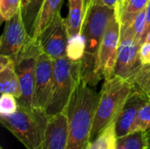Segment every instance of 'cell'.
<instances>
[{
  "label": "cell",
  "mask_w": 150,
  "mask_h": 149,
  "mask_svg": "<svg viewBox=\"0 0 150 149\" xmlns=\"http://www.w3.org/2000/svg\"><path fill=\"white\" fill-rule=\"evenodd\" d=\"M100 92L81 76L65 109L68 118L67 149H85L91 131Z\"/></svg>",
  "instance_id": "obj_1"
},
{
  "label": "cell",
  "mask_w": 150,
  "mask_h": 149,
  "mask_svg": "<svg viewBox=\"0 0 150 149\" xmlns=\"http://www.w3.org/2000/svg\"><path fill=\"white\" fill-rule=\"evenodd\" d=\"M115 9L99 4H91L87 9L81 35L84 40L85 50L81 61V75L85 79L94 80L98 52Z\"/></svg>",
  "instance_id": "obj_2"
},
{
  "label": "cell",
  "mask_w": 150,
  "mask_h": 149,
  "mask_svg": "<svg viewBox=\"0 0 150 149\" xmlns=\"http://www.w3.org/2000/svg\"><path fill=\"white\" fill-rule=\"evenodd\" d=\"M48 119L46 111L18 103L14 113L0 115V123L26 149H42Z\"/></svg>",
  "instance_id": "obj_3"
},
{
  "label": "cell",
  "mask_w": 150,
  "mask_h": 149,
  "mask_svg": "<svg viewBox=\"0 0 150 149\" xmlns=\"http://www.w3.org/2000/svg\"><path fill=\"white\" fill-rule=\"evenodd\" d=\"M134 88V83L130 79H125L114 75L105 79L100 90L91 131V140L95 139L109 125L116 121Z\"/></svg>",
  "instance_id": "obj_4"
},
{
  "label": "cell",
  "mask_w": 150,
  "mask_h": 149,
  "mask_svg": "<svg viewBox=\"0 0 150 149\" xmlns=\"http://www.w3.org/2000/svg\"><path fill=\"white\" fill-rule=\"evenodd\" d=\"M81 76V61H73L67 55L54 60L53 89L47 109L49 116L64 112Z\"/></svg>",
  "instance_id": "obj_5"
},
{
  "label": "cell",
  "mask_w": 150,
  "mask_h": 149,
  "mask_svg": "<svg viewBox=\"0 0 150 149\" xmlns=\"http://www.w3.org/2000/svg\"><path fill=\"white\" fill-rule=\"evenodd\" d=\"M40 53L41 50L38 41L29 37L13 59L21 89V97L18 100V103L26 107H33L35 67L37 58Z\"/></svg>",
  "instance_id": "obj_6"
},
{
  "label": "cell",
  "mask_w": 150,
  "mask_h": 149,
  "mask_svg": "<svg viewBox=\"0 0 150 149\" xmlns=\"http://www.w3.org/2000/svg\"><path fill=\"white\" fill-rule=\"evenodd\" d=\"M120 40V21L118 11L115 8L107 29L101 41L96 62V75L100 80L112 77L117 61L118 49Z\"/></svg>",
  "instance_id": "obj_7"
},
{
  "label": "cell",
  "mask_w": 150,
  "mask_h": 149,
  "mask_svg": "<svg viewBox=\"0 0 150 149\" xmlns=\"http://www.w3.org/2000/svg\"><path fill=\"white\" fill-rule=\"evenodd\" d=\"M141 46L137 43L128 23L120 24V40L114 76L132 80L142 67L139 60Z\"/></svg>",
  "instance_id": "obj_8"
},
{
  "label": "cell",
  "mask_w": 150,
  "mask_h": 149,
  "mask_svg": "<svg viewBox=\"0 0 150 149\" xmlns=\"http://www.w3.org/2000/svg\"><path fill=\"white\" fill-rule=\"evenodd\" d=\"M36 40L41 52L54 60L67 55L69 36L65 18L61 16V12L54 16Z\"/></svg>",
  "instance_id": "obj_9"
},
{
  "label": "cell",
  "mask_w": 150,
  "mask_h": 149,
  "mask_svg": "<svg viewBox=\"0 0 150 149\" xmlns=\"http://www.w3.org/2000/svg\"><path fill=\"white\" fill-rule=\"evenodd\" d=\"M53 76L54 59L41 52L35 67L33 107L47 112L52 97Z\"/></svg>",
  "instance_id": "obj_10"
},
{
  "label": "cell",
  "mask_w": 150,
  "mask_h": 149,
  "mask_svg": "<svg viewBox=\"0 0 150 149\" xmlns=\"http://www.w3.org/2000/svg\"><path fill=\"white\" fill-rule=\"evenodd\" d=\"M29 37L23 19L22 11H20L11 18L5 21L0 41L1 55L14 59Z\"/></svg>",
  "instance_id": "obj_11"
},
{
  "label": "cell",
  "mask_w": 150,
  "mask_h": 149,
  "mask_svg": "<svg viewBox=\"0 0 150 149\" xmlns=\"http://www.w3.org/2000/svg\"><path fill=\"white\" fill-rule=\"evenodd\" d=\"M148 100L149 98L147 96L134 88L115 121L117 138L131 133L139 110Z\"/></svg>",
  "instance_id": "obj_12"
},
{
  "label": "cell",
  "mask_w": 150,
  "mask_h": 149,
  "mask_svg": "<svg viewBox=\"0 0 150 149\" xmlns=\"http://www.w3.org/2000/svg\"><path fill=\"white\" fill-rule=\"evenodd\" d=\"M68 118L66 112L49 116L42 149H67Z\"/></svg>",
  "instance_id": "obj_13"
},
{
  "label": "cell",
  "mask_w": 150,
  "mask_h": 149,
  "mask_svg": "<svg viewBox=\"0 0 150 149\" xmlns=\"http://www.w3.org/2000/svg\"><path fill=\"white\" fill-rule=\"evenodd\" d=\"M0 91L1 94H11L19 99L21 89L13 58L0 55Z\"/></svg>",
  "instance_id": "obj_14"
},
{
  "label": "cell",
  "mask_w": 150,
  "mask_h": 149,
  "mask_svg": "<svg viewBox=\"0 0 150 149\" xmlns=\"http://www.w3.org/2000/svg\"><path fill=\"white\" fill-rule=\"evenodd\" d=\"M85 14L84 0H69V11L65 18L69 40L81 34Z\"/></svg>",
  "instance_id": "obj_15"
},
{
  "label": "cell",
  "mask_w": 150,
  "mask_h": 149,
  "mask_svg": "<svg viewBox=\"0 0 150 149\" xmlns=\"http://www.w3.org/2000/svg\"><path fill=\"white\" fill-rule=\"evenodd\" d=\"M63 0H44L33 26V39L37 40L45 27L52 21L54 16L61 12Z\"/></svg>",
  "instance_id": "obj_16"
},
{
  "label": "cell",
  "mask_w": 150,
  "mask_h": 149,
  "mask_svg": "<svg viewBox=\"0 0 150 149\" xmlns=\"http://www.w3.org/2000/svg\"><path fill=\"white\" fill-rule=\"evenodd\" d=\"M149 131H139L117 138L116 149H149L150 146Z\"/></svg>",
  "instance_id": "obj_17"
},
{
  "label": "cell",
  "mask_w": 150,
  "mask_h": 149,
  "mask_svg": "<svg viewBox=\"0 0 150 149\" xmlns=\"http://www.w3.org/2000/svg\"><path fill=\"white\" fill-rule=\"evenodd\" d=\"M117 135L115 122L105 127L98 135L91 140L85 149H116Z\"/></svg>",
  "instance_id": "obj_18"
},
{
  "label": "cell",
  "mask_w": 150,
  "mask_h": 149,
  "mask_svg": "<svg viewBox=\"0 0 150 149\" xmlns=\"http://www.w3.org/2000/svg\"><path fill=\"white\" fill-rule=\"evenodd\" d=\"M150 0H120L116 7L120 23L133 18L139 12L146 10Z\"/></svg>",
  "instance_id": "obj_19"
},
{
  "label": "cell",
  "mask_w": 150,
  "mask_h": 149,
  "mask_svg": "<svg viewBox=\"0 0 150 149\" xmlns=\"http://www.w3.org/2000/svg\"><path fill=\"white\" fill-rule=\"evenodd\" d=\"M43 2L44 0H30L28 4L21 10L25 25L30 37H33L34 23L43 4Z\"/></svg>",
  "instance_id": "obj_20"
},
{
  "label": "cell",
  "mask_w": 150,
  "mask_h": 149,
  "mask_svg": "<svg viewBox=\"0 0 150 149\" xmlns=\"http://www.w3.org/2000/svg\"><path fill=\"white\" fill-rule=\"evenodd\" d=\"M128 23L134 32L135 40L137 43L142 46L144 42L145 35L147 32V18H146V10L136 14L133 18L122 22ZM121 24V23H120Z\"/></svg>",
  "instance_id": "obj_21"
},
{
  "label": "cell",
  "mask_w": 150,
  "mask_h": 149,
  "mask_svg": "<svg viewBox=\"0 0 150 149\" xmlns=\"http://www.w3.org/2000/svg\"><path fill=\"white\" fill-rule=\"evenodd\" d=\"M134 89L150 97V67H142L132 79Z\"/></svg>",
  "instance_id": "obj_22"
},
{
  "label": "cell",
  "mask_w": 150,
  "mask_h": 149,
  "mask_svg": "<svg viewBox=\"0 0 150 149\" xmlns=\"http://www.w3.org/2000/svg\"><path fill=\"white\" fill-rule=\"evenodd\" d=\"M150 130V100H148L139 110L131 133Z\"/></svg>",
  "instance_id": "obj_23"
},
{
  "label": "cell",
  "mask_w": 150,
  "mask_h": 149,
  "mask_svg": "<svg viewBox=\"0 0 150 149\" xmlns=\"http://www.w3.org/2000/svg\"><path fill=\"white\" fill-rule=\"evenodd\" d=\"M85 44L81 34L69 40L67 47V56L73 61H80L84 54Z\"/></svg>",
  "instance_id": "obj_24"
},
{
  "label": "cell",
  "mask_w": 150,
  "mask_h": 149,
  "mask_svg": "<svg viewBox=\"0 0 150 149\" xmlns=\"http://www.w3.org/2000/svg\"><path fill=\"white\" fill-rule=\"evenodd\" d=\"M22 9V0H0V16L3 21H7Z\"/></svg>",
  "instance_id": "obj_25"
},
{
  "label": "cell",
  "mask_w": 150,
  "mask_h": 149,
  "mask_svg": "<svg viewBox=\"0 0 150 149\" xmlns=\"http://www.w3.org/2000/svg\"><path fill=\"white\" fill-rule=\"evenodd\" d=\"M18 106V100L13 95L2 94L0 98V115L7 116L14 113Z\"/></svg>",
  "instance_id": "obj_26"
},
{
  "label": "cell",
  "mask_w": 150,
  "mask_h": 149,
  "mask_svg": "<svg viewBox=\"0 0 150 149\" xmlns=\"http://www.w3.org/2000/svg\"><path fill=\"white\" fill-rule=\"evenodd\" d=\"M139 60L142 67H150V42H144L141 46Z\"/></svg>",
  "instance_id": "obj_27"
},
{
  "label": "cell",
  "mask_w": 150,
  "mask_h": 149,
  "mask_svg": "<svg viewBox=\"0 0 150 149\" xmlns=\"http://www.w3.org/2000/svg\"><path fill=\"white\" fill-rule=\"evenodd\" d=\"M120 0H93L92 1V4H103V5H106V6H109L111 8H113L115 9L119 4H120ZM91 6V5H90Z\"/></svg>",
  "instance_id": "obj_28"
},
{
  "label": "cell",
  "mask_w": 150,
  "mask_h": 149,
  "mask_svg": "<svg viewBox=\"0 0 150 149\" xmlns=\"http://www.w3.org/2000/svg\"><path fill=\"white\" fill-rule=\"evenodd\" d=\"M146 18H147V32H148L150 29V2L148 7L146 8Z\"/></svg>",
  "instance_id": "obj_29"
},
{
  "label": "cell",
  "mask_w": 150,
  "mask_h": 149,
  "mask_svg": "<svg viewBox=\"0 0 150 149\" xmlns=\"http://www.w3.org/2000/svg\"><path fill=\"white\" fill-rule=\"evenodd\" d=\"M144 42H150V29L147 32V33H146V35H145ZM144 42H143V43H144Z\"/></svg>",
  "instance_id": "obj_30"
},
{
  "label": "cell",
  "mask_w": 150,
  "mask_h": 149,
  "mask_svg": "<svg viewBox=\"0 0 150 149\" xmlns=\"http://www.w3.org/2000/svg\"><path fill=\"white\" fill-rule=\"evenodd\" d=\"M92 1H93V0H84V5H85L86 11H87V9L90 7V5L92 4Z\"/></svg>",
  "instance_id": "obj_31"
},
{
  "label": "cell",
  "mask_w": 150,
  "mask_h": 149,
  "mask_svg": "<svg viewBox=\"0 0 150 149\" xmlns=\"http://www.w3.org/2000/svg\"><path fill=\"white\" fill-rule=\"evenodd\" d=\"M29 1H30V0H22V8L25 7V6L28 4Z\"/></svg>",
  "instance_id": "obj_32"
},
{
  "label": "cell",
  "mask_w": 150,
  "mask_h": 149,
  "mask_svg": "<svg viewBox=\"0 0 150 149\" xmlns=\"http://www.w3.org/2000/svg\"><path fill=\"white\" fill-rule=\"evenodd\" d=\"M0 149H4V148H3V147L1 146V147H0Z\"/></svg>",
  "instance_id": "obj_33"
},
{
  "label": "cell",
  "mask_w": 150,
  "mask_h": 149,
  "mask_svg": "<svg viewBox=\"0 0 150 149\" xmlns=\"http://www.w3.org/2000/svg\"><path fill=\"white\" fill-rule=\"evenodd\" d=\"M149 149H150V146H149Z\"/></svg>",
  "instance_id": "obj_34"
},
{
  "label": "cell",
  "mask_w": 150,
  "mask_h": 149,
  "mask_svg": "<svg viewBox=\"0 0 150 149\" xmlns=\"http://www.w3.org/2000/svg\"><path fill=\"white\" fill-rule=\"evenodd\" d=\"M149 100H150V97H149Z\"/></svg>",
  "instance_id": "obj_35"
}]
</instances>
